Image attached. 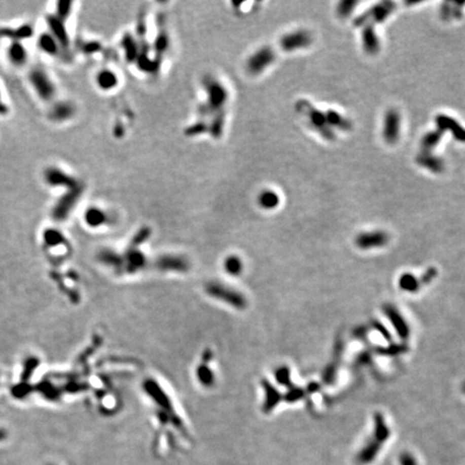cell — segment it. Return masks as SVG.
I'll return each mask as SVG.
<instances>
[{"mask_svg": "<svg viewBox=\"0 0 465 465\" xmlns=\"http://www.w3.org/2000/svg\"><path fill=\"white\" fill-rule=\"evenodd\" d=\"M203 84L207 94V99L198 106V115L201 118H208L224 113L223 108L229 98L226 87L211 76L205 77Z\"/></svg>", "mask_w": 465, "mask_h": 465, "instance_id": "1", "label": "cell"}, {"mask_svg": "<svg viewBox=\"0 0 465 465\" xmlns=\"http://www.w3.org/2000/svg\"><path fill=\"white\" fill-rule=\"evenodd\" d=\"M83 189L84 188L80 184V186L75 189L68 190L64 195H61L59 197V199L56 201V204L53 207V210H52V218H53L55 221L60 222L66 220L69 214L71 213L79 199H80L83 193Z\"/></svg>", "mask_w": 465, "mask_h": 465, "instance_id": "2", "label": "cell"}, {"mask_svg": "<svg viewBox=\"0 0 465 465\" xmlns=\"http://www.w3.org/2000/svg\"><path fill=\"white\" fill-rule=\"evenodd\" d=\"M275 52L269 47H263L249 56L245 61V69L252 76H259L274 63Z\"/></svg>", "mask_w": 465, "mask_h": 465, "instance_id": "3", "label": "cell"}, {"mask_svg": "<svg viewBox=\"0 0 465 465\" xmlns=\"http://www.w3.org/2000/svg\"><path fill=\"white\" fill-rule=\"evenodd\" d=\"M29 81L42 100H51L55 95L54 83L40 68H33L29 74Z\"/></svg>", "mask_w": 465, "mask_h": 465, "instance_id": "4", "label": "cell"}, {"mask_svg": "<svg viewBox=\"0 0 465 465\" xmlns=\"http://www.w3.org/2000/svg\"><path fill=\"white\" fill-rule=\"evenodd\" d=\"M207 292L213 298L223 301L236 308H243L245 306V300L239 292H236L233 289L222 285L221 283H209Z\"/></svg>", "mask_w": 465, "mask_h": 465, "instance_id": "5", "label": "cell"}, {"mask_svg": "<svg viewBox=\"0 0 465 465\" xmlns=\"http://www.w3.org/2000/svg\"><path fill=\"white\" fill-rule=\"evenodd\" d=\"M45 180L50 187L65 188L67 191L80 186V183L75 177L57 167L48 168L45 172Z\"/></svg>", "mask_w": 465, "mask_h": 465, "instance_id": "6", "label": "cell"}, {"mask_svg": "<svg viewBox=\"0 0 465 465\" xmlns=\"http://www.w3.org/2000/svg\"><path fill=\"white\" fill-rule=\"evenodd\" d=\"M47 23L51 30V34L57 41L60 48L67 49L70 45V40L67 29L65 27V22L61 21L56 15H48Z\"/></svg>", "mask_w": 465, "mask_h": 465, "instance_id": "7", "label": "cell"}, {"mask_svg": "<svg viewBox=\"0 0 465 465\" xmlns=\"http://www.w3.org/2000/svg\"><path fill=\"white\" fill-rule=\"evenodd\" d=\"M383 312L385 315H387V318L390 320L393 328L396 329V331L398 332L399 336L402 339H407L410 334L409 327H408L407 322L405 321V319L403 318V315L399 312V310L396 308V307H393L392 305H385L383 308Z\"/></svg>", "mask_w": 465, "mask_h": 465, "instance_id": "8", "label": "cell"}, {"mask_svg": "<svg viewBox=\"0 0 465 465\" xmlns=\"http://www.w3.org/2000/svg\"><path fill=\"white\" fill-rule=\"evenodd\" d=\"M310 36L308 32L304 30H298L285 34L280 41V46L284 51H294L301 48H305L309 45Z\"/></svg>", "mask_w": 465, "mask_h": 465, "instance_id": "9", "label": "cell"}, {"mask_svg": "<svg viewBox=\"0 0 465 465\" xmlns=\"http://www.w3.org/2000/svg\"><path fill=\"white\" fill-rule=\"evenodd\" d=\"M388 240L389 237L384 232H372L359 235L355 243L360 249L367 250L382 247L388 242Z\"/></svg>", "mask_w": 465, "mask_h": 465, "instance_id": "10", "label": "cell"}, {"mask_svg": "<svg viewBox=\"0 0 465 465\" xmlns=\"http://www.w3.org/2000/svg\"><path fill=\"white\" fill-rule=\"evenodd\" d=\"M382 445L383 443L372 436V438H370V440L366 442V444L362 447V449L360 450V452L356 455V461L359 462V464L366 465L372 463L380 452Z\"/></svg>", "mask_w": 465, "mask_h": 465, "instance_id": "11", "label": "cell"}, {"mask_svg": "<svg viewBox=\"0 0 465 465\" xmlns=\"http://www.w3.org/2000/svg\"><path fill=\"white\" fill-rule=\"evenodd\" d=\"M76 113V108L73 103L68 101L57 102L55 106L50 110V119L54 122H64L71 119Z\"/></svg>", "mask_w": 465, "mask_h": 465, "instance_id": "12", "label": "cell"}, {"mask_svg": "<svg viewBox=\"0 0 465 465\" xmlns=\"http://www.w3.org/2000/svg\"><path fill=\"white\" fill-rule=\"evenodd\" d=\"M32 34L33 29L28 24L22 25L19 28H0V38H10L13 41L31 38Z\"/></svg>", "mask_w": 465, "mask_h": 465, "instance_id": "13", "label": "cell"}, {"mask_svg": "<svg viewBox=\"0 0 465 465\" xmlns=\"http://www.w3.org/2000/svg\"><path fill=\"white\" fill-rule=\"evenodd\" d=\"M84 221L90 227H99L108 221V214L103 210L92 207L89 208L84 213Z\"/></svg>", "mask_w": 465, "mask_h": 465, "instance_id": "14", "label": "cell"}, {"mask_svg": "<svg viewBox=\"0 0 465 465\" xmlns=\"http://www.w3.org/2000/svg\"><path fill=\"white\" fill-rule=\"evenodd\" d=\"M8 55L11 63L15 66H22L27 60V51L20 41H13L8 50Z\"/></svg>", "mask_w": 465, "mask_h": 465, "instance_id": "15", "label": "cell"}, {"mask_svg": "<svg viewBox=\"0 0 465 465\" xmlns=\"http://www.w3.org/2000/svg\"><path fill=\"white\" fill-rule=\"evenodd\" d=\"M157 266L162 270H171V271H182L187 268V262L183 259L175 257V256H166L162 257L159 262H157Z\"/></svg>", "mask_w": 465, "mask_h": 465, "instance_id": "16", "label": "cell"}, {"mask_svg": "<svg viewBox=\"0 0 465 465\" xmlns=\"http://www.w3.org/2000/svg\"><path fill=\"white\" fill-rule=\"evenodd\" d=\"M374 422H375V426H374L373 436L384 444L389 440L391 432H390V428L387 422H385V420L380 412H376L375 414Z\"/></svg>", "mask_w": 465, "mask_h": 465, "instance_id": "17", "label": "cell"}, {"mask_svg": "<svg viewBox=\"0 0 465 465\" xmlns=\"http://www.w3.org/2000/svg\"><path fill=\"white\" fill-rule=\"evenodd\" d=\"M38 46L42 52H45L46 54L51 55V56L57 55L60 50V47L58 46L57 41L54 39V37L52 36L51 33H48V32L40 34V37L38 39Z\"/></svg>", "mask_w": 465, "mask_h": 465, "instance_id": "18", "label": "cell"}, {"mask_svg": "<svg viewBox=\"0 0 465 465\" xmlns=\"http://www.w3.org/2000/svg\"><path fill=\"white\" fill-rule=\"evenodd\" d=\"M96 82H97L99 89L103 91H110L112 89H115L118 85L119 79L118 76L113 71H111V70L103 69L97 75Z\"/></svg>", "mask_w": 465, "mask_h": 465, "instance_id": "19", "label": "cell"}, {"mask_svg": "<svg viewBox=\"0 0 465 465\" xmlns=\"http://www.w3.org/2000/svg\"><path fill=\"white\" fill-rule=\"evenodd\" d=\"M279 204V196L274 191H264L259 196V205L261 208L270 210L274 209Z\"/></svg>", "mask_w": 465, "mask_h": 465, "instance_id": "20", "label": "cell"}, {"mask_svg": "<svg viewBox=\"0 0 465 465\" xmlns=\"http://www.w3.org/2000/svg\"><path fill=\"white\" fill-rule=\"evenodd\" d=\"M399 285L403 291H406L409 293H415L419 290L420 281L411 274H404L399 280Z\"/></svg>", "mask_w": 465, "mask_h": 465, "instance_id": "21", "label": "cell"}, {"mask_svg": "<svg viewBox=\"0 0 465 465\" xmlns=\"http://www.w3.org/2000/svg\"><path fill=\"white\" fill-rule=\"evenodd\" d=\"M43 240L49 247H56V245L63 244L66 241L64 235L55 229L46 230L43 233Z\"/></svg>", "mask_w": 465, "mask_h": 465, "instance_id": "22", "label": "cell"}, {"mask_svg": "<svg viewBox=\"0 0 465 465\" xmlns=\"http://www.w3.org/2000/svg\"><path fill=\"white\" fill-rule=\"evenodd\" d=\"M242 261L236 256L227 257L224 262L225 271L233 276H238L242 271Z\"/></svg>", "mask_w": 465, "mask_h": 465, "instance_id": "23", "label": "cell"}, {"mask_svg": "<svg viewBox=\"0 0 465 465\" xmlns=\"http://www.w3.org/2000/svg\"><path fill=\"white\" fill-rule=\"evenodd\" d=\"M265 390H266V403H265V407L267 410L273 409L280 401V393L269 383H266L265 385Z\"/></svg>", "mask_w": 465, "mask_h": 465, "instance_id": "24", "label": "cell"}, {"mask_svg": "<svg viewBox=\"0 0 465 465\" xmlns=\"http://www.w3.org/2000/svg\"><path fill=\"white\" fill-rule=\"evenodd\" d=\"M73 10V3L71 2H65V0H61V2L57 3L56 6V16L61 21H66L70 13H71Z\"/></svg>", "mask_w": 465, "mask_h": 465, "instance_id": "25", "label": "cell"}, {"mask_svg": "<svg viewBox=\"0 0 465 465\" xmlns=\"http://www.w3.org/2000/svg\"><path fill=\"white\" fill-rule=\"evenodd\" d=\"M123 47H124L125 50V54L127 59L133 60L137 57L138 54V49H137V43L134 41V39L130 36H127L123 40Z\"/></svg>", "mask_w": 465, "mask_h": 465, "instance_id": "26", "label": "cell"}, {"mask_svg": "<svg viewBox=\"0 0 465 465\" xmlns=\"http://www.w3.org/2000/svg\"><path fill=\"white\" fill-rule=\"evenodd\" d=\"M197 378L204 385H209L213 382V373L207 366H200L197 368Z\"/></svg>", "mask_w": 465, "mask_h": 465, "instance_id": "27", "label": "cell"}, {"mask_svg": "<svg viewBox=\"0 0 465 465\" xmlns=\"http://www.w3.org/2000/svg\"><path fill=\"white\" fill-rule=\"evenodd\" d=\"M275 377L279 383H281L283 385H289L290 384V370L288 367L282 366L277 370L275 373Z\"/></svg>", "mask_w": 465, "mask_h": 465, "instance_id": "28", "label": "cell"}, {"mask_svg": "<svg viewBox=\"0 0 465 465\" xmlns=\"http://www.w3.org/2000/svg\"><path fill=\"white\" fill-rule=\"evenodd\" d=\"M436 276H437V270L434 267H430L425 271V273L422 275V277H421V279L419 280L420 284H427V283H430L431 281H433Z\"/></svg>", "mask_w": 465, "mask_h": 465, "instance_id": "29", "label": "cell"}, {"mask_svg": "<svg viewBox=\"0 0 465 465\" xmlns=\"http://www.w3.org/2000/svg\"><path fill=\"white\" fill-rule=\"evenodd\" d=\"M378 351H383V354L387 355H396L399 353H403L406 351V347L403 345H392L390 348L387 349H378Z\"/></svg>", "mask_w": 465, "mask_h": 465, "instance_id": "30", "label": "cell"}, {"mask_svg": "<svg viewBox=\"0 0 465 465\" xmlns=\"http://www.w3.org/2000/svg\"><path fill=\"white\" fill-rule=\"evenodd\" d=\"M401 465H419L416 458L410 452H403L400 455Z\"/></svg>", "mask_w": 465, "mask_h": 465, "instance_id": "31", "label": "cell"}, {"mask_svg": "<svg viewBox=\"0 0 465 465\" xmlns=\"http://www.w3.org/2000/svg\"><path fill=\"white\" fill-rule=\"evenodd\" d=\"M303 396H304V392L302 389H292L285 396V400L288 402H295L297 400H300L301 398H303Z\"/></svg>", "mask_w": 465, "mask_h": 465, "instance_id": "32", "label": "cell"}, {"mask_svg": "<svg viewBox=\"0 0 465 465\" xmlns=\"http://www.w3.org/2000/svg\"><path fill=\"white\" fill-rule=\"evenodd\" d=\"M374 328L378 331L380 334L385 338V339H388V340H391V334H390V332L385 329L381 323L379 322H374Z\"/></svg>", "mask_w": 465, "mask_h": 465, "instance_id": "33", "label": "cell"}, {"mask_svg": "<svg viewBox=\"0 0 465 465\" xmlns=\"http://www.w3.org/2000/svg\"><path fill=\"white\" fill-rule=\"evenodd\" d=\"M98 49H99V45L97 42H89L84 45L83 51L85 52V53H94V52H96Z\"/></svg>", "mask_w": 465, "mask_h": 465, "instance_id": "34", "label": "cell"}, {"mask_svg": "<svg viewBox=\"0 0 465 465\" xmlns=\"http://www.w3.org/2000/svg\"><path fill=\"white\" fill-rule=\"evenodd\" d=\"M9 111V108L6 106V104L4 102L0 101V116H5L7 115Z\"/></svg>", "mask_w": 465, "mask_h": 465, "instance_id": "35", "label": "cell"}, {"mask_svg": "<svg viewBox=\"0 0 465 465\" xmlns=\"http://www.w3.org/2000/svg\"><path fill=\"white\" fill-rule=\"evenodd\" d=\"M463 392L465 393V383H464V385H463Z\"/></svg>", "mask_w": 465, "mask_h": 465, "instance_id": "36", "label": "cell"}, {"mask_svg": "<svg viewBox=\"0 0 465 465\" xmlns=\"http://www.w3.org/2000/svg\"><path fill=\"white\" fill-rule=\"evenodd\" d=\"M49 465H51V464H49Z\"/></svg>", "mask_w": 465, "mask_h": 465, "instance_id": "37", "label": "cell"}]
</instances>
